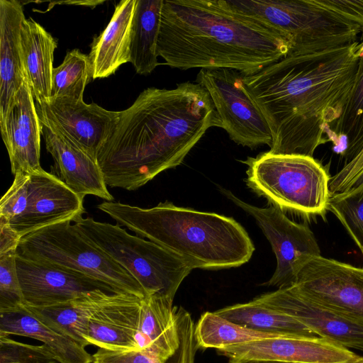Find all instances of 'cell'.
<instances>
[{
  "label": "cell",
  "mask_w": 363,
  "mask_h": 363,
  "mask_svg": "<svg viewBox=\"0 0 363 363\" xmlns=\"http://www.w3.org/2000/svg\"><path fill=\"white\" fill-rule=\"evenodd\" d=\"M359 41L323 50H291L244 84L272 135L269 152L313 157L335 130L354 87ZM336 135V134H335Z\"/></svg>",
  "instance_id": "cell-1"
},
{
  "label": "cell",
  "mask_w": 363,
  "mask_h": 363,
  "mask_svg": "<svg viewBox=\"0 0 363 363\" xmlns=\"http://www.w3.org/2000/svg\"><path fill=\"white\" fill-rule=\"evenodd\" d=\"M211 127L221 123L206 89L185 82L174 89L150 87L119 111L97 153L107 186L135 190L180 164Z\"/></svg>",
  "instance_id": "cell-2"
},
{
  "label": "cell",
  "mask_w": 363,
  "mask_h": 363,
  "mask_svg": "<svg viewBox=\"0 0 363 363\" xmlns=\"http://www.w3.org/2000/svg\"><path fill=\"white\" fill-rule=\"evenodd\" d=\"M291 50L280 32L225 0L163 1L157 51L171 67L230 69L247 76Z\"/></svg>",
  "instance_id": "cell-3"
},
{
  "label": "cell",
  "mask_w": 363,
  "mask_h": 363,
  "mask_svg": "<svg viewBox=\"0 0 363 363\" xmlns=\"http://www.w3.org/2000/svg\"><path fill=\"white\" fill-rule=\"evenodd\" d=\"M97 208L120 226L175 254L192 269L238 267L248 262L255 250L244 228L218 213L168 201L147 208L106 201Z\"/></svg>",
  "instance_id": "cell-4"
},
{
  "label": "cell",
  "mask_w": 363,
  "mask_h": 363,
  "mask_svg": "<svg viewBox=\"0 0 363 363\" xmlns=\"http://www.w3.org/2000/svg\"><path fill=\"white\" fill-rule=\"evenodd\" d=\"M73 223L94 245L130 274L146 296L158 295L174 300L181 283L192 270L175 254L130 234L118 224L83 216Z\"/></svg>",
  "instance_id": "cell-5"
},
{
  "label": "cell",
  "mask_w": 363,
  "mask_h": 363,
  "mask_svg": "<svg viewBox=\"0 0 363 363\" xmlns=\"http://www.w3.org/2000/svg\"><path fill=\"white\" fill-rule=\"evenodd\" d=\"M243 162L247 185L274 206L306 215L328 210L330 177L313 157L268 151Z\"/></svg>",
  "instance_id": "cell-6"
},
{
  "label": "cell",
  "mask_w": 363,
  "mask_h": 363,
  "mask_svg": "<svg viewBox=\"0 0 363 363\" xmlns=\"http://www.w3.org/2000/svg\"><path fill=\"white\" fill-rule=\"evenodd\" d=\"M17 254L94 278L118 293L140 299L146 297L144 289L132 275L94 245L70 220L23 236Z\"/></svg>",
  "instance_id": "cell-7"
},
{
  "label": "cell",
  "mask_w": 363,
  "mask_h": 363,
  "mask_svg": "<svg viewBox=\"0 0 363 363\" xmlns=\"http://www.w3.org/2000/svg\"><path fill=\"white\" fill-rule=\"evenodd\" d=\"M235 11L280 32L293 50H323L357 41L363 29L315 0H225Z\"/></svg>",
  "instance_id": "cell-8"
},
{
  "label": "cell",
  "mask_w": 363,
  "mask_h": 363,
  "mask_svg": "<svg viewBox=\"0 0 363 363\" xmlns=\"http://www.w3.org/2000/svg\"><path fill=\"white\" fill-rule=\"evenodd\" d=\"M244 74L230 69H203L196 78L213 101L221 128L235 143L254 149L271 146L272 135L244 84Z\"/></svg>",
  "instance_id": "cell-9"
},
{
  "label": "cell",
  "mask_w": 363,
  "mask_h": 363,
  "mask_svg": "<svg viewBox=\"0 0 363 363\" xmlns=\"http://www.w3.org/2000/svg\"><path fill=\"white\" fill-rule=\"evenodd\" d=\"M222 191L255 219L272 245L277 267L265 284L277 289L294 286L306 264L320 256L313 233L307 225L290 220L278 206L257 207L240 200L230 191Z\"/></svg>",
  "instance_id": "cell-10"
},
{
  "label": "cell",
  "mask_w": 363,
  "mask_h": 363,
  "mask_svg": "<svg viewBox=\"0 0 363 363\" xmlns=\"http://www.w3.org/2000/svg\"><path fill=\"white\" fill-rule=\"evenodd\" d=\"M291 287L319 305L363 323V267L320 255L306 264Z\"/></svg>",
  "instance_id": "cell-11"
},
{
  "label": "cell",
  "mask_w": 363,
  "mask_h": 363,
  "mask_svg": "<svg viewBox=\"0 0 363 363\" xmlns=\"http://www.w3.org/2000/svg\"><path fill=\"white\" fill-rule=\"evenodd\" d=\"M16 268L24 304L29 307L53 306L95 290L121 294L94 278L18 254Z\"/></svg>",
  "instance_id": "cell-12"
},
{
  "label": "cell",
  "mask_w": 363,
  "mask_h": 363,
  "mask_svg": "<svg viewBox=\"0 0 363 363\" xmlns=\"http://www.w3.org/2000/svg\"><path fill=\"white\" fill-rule=\"evenodd\" d=\"M38 115L96 160L118 118L119 111L106 110L95 103L69 98L35 102Z\"/></svg>",
  "instance_id": "cell-13"
},
{
  "label": "cell",
  "mask_w": 363,
  "mask_h": 363,
  "mask_svg": "<svg viewBox=\"0 0 363 363\" xmlns=\"http://www.w3.org/2000/svg\"><path fill=\"white\" fill-rule=\"evenodd\" d=\"M230 358L287 363H359L362 357L337 343L320 337H279L257 340L216 350Z\"/></svg>",
  "instance_id": "cell-14"
},
{
  "label": "cell",
  "mask_w": 363,
  "mask_h": 363,
  "mask_svg": "<svg viewBox=\"0 0 363 363\" xmlns=\"http://www.w3.org/2000/svg\"><path fill=\"white\" fill-rule=\"evenodd\" d=\"M255 299L295 318L317 336L348 349L363 351V323L319 305L291 287L278 289Z\"/></svg>",
  "instance_id": "cell-15"
},
{
  "label": "cell",
  "mask_w": 363,
  "mask_h": 363,
  "mask_svg": "<svg viewBox=\"0 0 363 363\" xmlns=\"http://www.w3.org/2000/svg\"><path fill=\"white\" fill-rule=\"evenodd\" d=\"M84 198L58 177L43 168L29 173V199L25 213L10 223L23 236L60 222L83 216Z\"/></svg>",
  "instance_id": "cell-16"
},
{
  "label": "cell",
  "mask_w": 363,
  "mask_h": 363,
  "mask_svg": "<svg viewBox=\"0 0 363 363\" xmlns=\"http://www.w3.org/2000/svg\"><path fill=\"white\" fill-rule=\"evenodd\" d=\"M34 96L26 81L15 98L5 120L0 123L11 172L31 173L40 169L42 125Z\"/></svg>",
  "instance_id": "cell-17"
},
{
  "label": "cell",
  "mask_w": 363,
  "mask_h": 363,
  "mask_svg": "<svg viewBox=\"0 0 363 363\" xmlns=\"http://www.w3.org/2000/svg\"><path fill=\"white\" fill-rule=\"evenodd\" d=\"M39 118L42 136L58 177L83 198L93 195L106 201H113L97 160L45 118Z\"/></svg>",
  "instance_id": "cell-18"
},
{
  "label": "cell",
  "mask_w": 363,
  "mask_h": 363,
  "mask_svg": "<svg viewBox=\"0 0 363 363\" xmlns=\"http://www.w3.org/2000/svg\"><path fill=\"white\" fill-rule=\"evenodd\" d=\"M141 300L128 294H113L91 315L86 341L99 348L135 351Z\"/></svg>",
  "instance_id": "cell-19"
},
{
  "label": "cell",
  "mask_w": 363,
  "mask_h": 363,
  "mask_svg": "<svg viewBox=\"0 0 363 363\" xmlns=\"http://www.w3.org/2000/svg\"><path fill=\"white\" fill-rule=\"evenodd\" d=\"M25 19L20 1L0 0V123L27 81L21 42Z\"/></svg>",
  "instance_id": "cell-20"
},
{
  "label": "cell",
  "mask_w": 363,
  "mask_h": 363,
  "mask_svg": "<svg viewBox=\"0 0 363 363\" xmlns=\"http://www.w3.org/2000/svg\"><path fill=\"white\" fill-rule=\"evenodd\" d=\"M136 0H122L111 21L94 38L88 55L91 79L106 78L130 62V33Z\"/></svg>",
  "instance_id": "cell-21"
},
{
  "label": "cell",
  "mask_w": 363,
  "mask_h": 363,
  "mask_svg": "<svg viewBox=\"0 0 363 363\" xmlns=\"http://www.w3.org/2000/svg\"><path fill=\"white\" fill-rule=\"evenodd\" d=\"M176 308L173 300L158 295L141 300L135 351L162 359L174 353L179 345Z\"/></svg>",
  "instance_id": "cell-22"
},
{
  "label": "cell",
  "mask_w": 363,
  "mask_h": 363,
  "mask_svg": "<svg viewBox=\"0 0 363 363\" xmlns=\"http://www.w3.org/2000/svg\"><path fill=\"white\" fill-rule=\"evenodd\" d=\"M19 335L42 342L54 354L58 363H92L93 357L76 341L42 323L26 305L0 311V336Z\"/></svg>",
  "instance_id": "cell-23"
},
{
  "label": "cell",
  "mask_w": 363,
  "mask_h": 363,
  "mask_svg": "<svg viewBox=\"0 0 363 363\" xmlns=\"http://www.w3.org/2000/svg\"><path fill=\"white\" fill-rule=\"evenodd\" d=\"M21 42L26 80L37 103H48L51 98L52 74L56 40L32 18L25 19Z\"/></svg>",
  "instance_id": "cell-24"
},
{
  "label": "cell",
  "mask_w": 363,
  "mask_h": 363,
  "mask_svg": "<svg viewBox=\"0 0 363 363\" xmlns=\"http://www.w3.org/2000/svg\"><path fill=\"white\" fill-rule=\"evenodd\" d=\"M111 294H113L95 290L48 307L26 306L42 323L86 347L89 345L86 335L89 319Z\"/></svg>",
  "instance_id": "cell-25"
},
{
  "label": "cell",
  "mask_w": 363,
  "mask_h": 363,
  "mask_svg": "<svg viewBox=\"0 0 363 363\" xmlns=\"http://www.w3.org/2000/svg\"><path fill=\"white\" fill-rule=\"evenodd\" d=\"M215 313L245 328L277 337L317 336L295 318L271 308L255 298L247 303L220 308Z\"/></svg>",
  "instance_id": "cell-26"
},
{
  "label": "cell",
  "mask_w": 363,
  "mask_h": 363,
  "mask_svg": "<svg viewBox=\"0 0 363 363\" xmlns=\"http://www.w3.org/2000/svg\"><path fill=\"white\" fill-rule=\"evenodd\" d=\"M163 1L136 0L130 33L129 62L139 74H150L159 65L157 43Z\"/></svg>",
  "instance_id": "cell-27"
},
{
  "label": "cell",
  "mask_w": 363,
  "mask_h": 363,
  "mask_svg": "<svg viewBox=\"0 0 363 363\" xmlns=\"http://www.w3.org/2000/svg\"><path fill=\"white\" fill-rule=\"evenodd\" d=\"M179 345L174 353L162 359L140 351L110 350L99 348L92 363H195L199 349L194 336L195 324L191 314L182 306L176 308Z\"/></svg>",
  "instance_id": "cell-28"
},
{
  "label": "cell",
  "mask_w": 363,
  "mask_h": 363,
  "mask_svg": "<svg viewBox=\"0 0 363 363\" xmlns=\"http://www.w3.org/2000/svg\"><path fill=\"white\" fill-rule=\"evenodd\" d=\"M194 336L199 349L216 350L250 341L279 337L245 328L214 312L206 311L195 325Z\"/></svg>",
  "instance_id": "cell-29"
},
{
  "label": "cell",
  "mask_w": 363,
  "mask_h": 363,
  "mask_svg": "<svg viewBox=\"0 0 363 363\" xmlns=\"http://www.w3.org/2000/svg\"><path fill=\"white\" fill-rule=\"evenodd\" d=\"M335 133L346 138L347 161L363 147V39L359 41V64L351 95L337 121Z\"/></svg>",
  "instance_id": "cell-30"
},
{
  "label": "cell",
  "mask_w": 363,
  "mask_h": 363,
  "mask_svg": "<svg viewBox=\"0 0 363 363\" xmlns=\"http://www.w3.org/2000/svg\"><path fill=\"white\" fill-rule=\"evenodd\" d=\"M91 79L88 55L78 49L68 51L62 62L53 68L50 99L69 98L83 100L86 86Z\"/></svg>",
  "instance_id": "cell-31"
},
{
  "label": "cell",
  "mask_w": 363,
  "mask_h": 363,
  "mask_svg": "<svg viewBox=\"0 0 363 363\" xmlns=\"http://www.w3.org/2000/svg\"><path fill=\"white\" fill-rule=\"evenodd\" d=\"M328 210L341 222L363 257V183L347 191L330 195Z\"/></svg>",
  "instance_id": "cell-32"
},
{
  "label": "cell",
  "mask_w": 363,
  "mask_h": 363,
  "mask_svg": "<svg viewBox=\"0 0 363 363\" xmlns=\"http://www.w3.org/2000/svg\"><path fill=\"white\" fill-rule=\"evenodd\" d=\"M0 363H58L51 350L43 344L29 345L0 336Z\"/></svg>",
  "instance_id": "cell-33"
},
{
  "label": "cell",
  "mask_w": 363,
  "mask_h": 363,
  "mask_svg": "<svg viewBox=\"0 0 363 363\" xmlns=\"http://www.w3.org/2000/svg\"><path fill=\"white\" fill-rule=\"evenodd\" d=\"M17 250L0 256V311L24 305L16 268Z\"/></svg>",
  "instance_id": "cell-34"
},
{
  "label": "cell",
  "mask_w": 363,
  "mask_h": 363,
  "mask_svg": "<svg viewBox=\"0 0 363 363\" xmlns=\"http://www.w3.org/2000/svg\"><path fill=\"white\" fill-rule=\"evenodd\" d=\"M29 199V173H18L0 201V217L9 223L26 211Z\"/></svg>",
  "instance_id": "cell-35"
},
{
  "label": "cell",
  "mask_w": 363,
  "mask_h": 363,
  "mask_svg": "<svg viewBox=\"0 0 363 363\" xmlns=\"http://www.w3.org/2000/svg\"><path fill=\"white\" fill-rule=\"evenodd\" d=\"M363 183V147L342 169L330 177V195L347 191Z\"/></svg>",
  "instance_id": "cell-36"
},
{
  "label": "cell",
  "mask_w": 363,
  "mask_h": 363,
  "mask_svg": "<svg viewBox=\"0 0 363 363\" xmlns=\"http://www.w3.org/2000/svg\"><path fill=\"white\" fill-rule=\"evenodd\" d=\"M334 14L363 29V0H315Z\"/></svg>",
  "instance_id": "cell-37"
},
{
  "label": "cell",
  "mask_w": 363,
  "mask_h": 363,
  "mask_svg": "<svg viewBox=\"0 0 363 363\" xmlns=\"http://www.w3.org/2000/svg\"><path fill=\"white\" fill-rule=\"evenodd\" d=\"M21 235L11 227L10 223L0 217V256L16 251Z\"/></svg>",
  "instance_id": "cell-38"
},
{
  "label": "cell",
  "mask_w": 363,
  "mask_h": 363,
  "mask_svg": "<svg viewBox=\"0 0 363 363\" xmlns=\"http://www.w3.org/2000/svg\"><path fill=\"white\" fill-rule=\"evenodd\" d=\"M228 363H287L277 361L261 360L254 359L230 358Z\"/></svg>",
  "instance_id": "cell-39"
},
{
  "label": "cell",
  "mask_w": 363,
  "mask_h": 363,
  "mask_svg": "<svg viewBox=\"0 0 363 363\" xmlns=\"http://www.w3.org/2000/svg\"><path fill=\"white\" fill-rule=\"evenodd\" d=\"M359 363H363V357H362V359L359 361Z\"/></svg>",
  "instance_id": "cell-40"
}]
</instances>
